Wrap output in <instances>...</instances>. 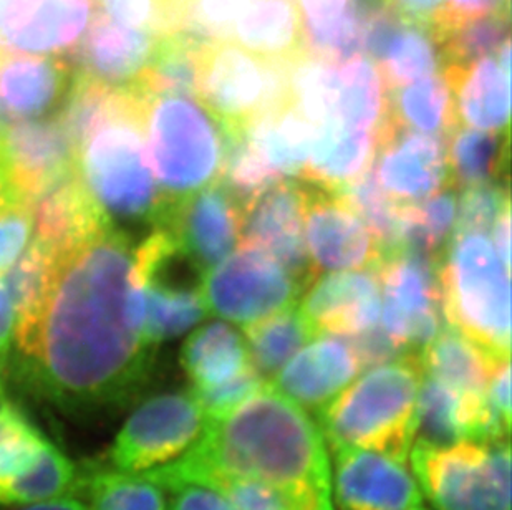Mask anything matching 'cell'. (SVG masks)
Masks as SVG:
<instances>
[{
	"label": "cell",
	"mask_w": 512,
	"mask_h": 510,
	"mask_svg": "<svg viewBox=\"0 0 512 510\" xmlns=\"http://www.w3.org/2000/svg\"><path fill=\"white\" fill-rule=\"evenodd\" d=\"M191 390H206L236 380L252 366L246 338L229 322H211L184 342L181 352Z\"/></svg>",
	"instance_id": "cell-28"
},
{
	"label": "cell",
	"mask_w": 512,
	"mask_h": 510,
	"mask_svg": "<svg viewBox=\"0 0 512 510\" xmlns=\"http://www.w3.org/2000/svg\"><path fill=\"white\" fill-rule=\"evenodd\" d=\"M304 285L279 262L242 246L209 270L203 297L208 312L242 328L299 302Z\"/></svg>",
	"instance_id": "cell-11"
},
{
	"label": "cell",
	"mask_w": 512,
	"mask_h": 510,
	"mask_svg": "<svg viewBox=\"0 0 512 510\" xmlns=\"http://www.w3.org/2000/svg\"><path fill=\"white\" fill-rule=\"evenodd\" d=\"M375 65L393 90L440 72L443 62L433 30L401 20Z\"/></svg>",
	"instance_id": "cell-35"
},
{
	"label": "cell",
	"mask_w": 512,
	"mask_h": 510,
	"mask_svg": "<svg viewBox=\"0 0 512 510\" xmlns=\"http://www.w3.org/2000/svg\"><path fill=\"white\" fill-rule=\"evenodd\" d=\"M337 194L372 232L383 257L401 249L405 204L398 203L383 191L372 168Z\"/></svg>",
	"instance_id": "cell-38"
},
{
	"label": "cell",
	"mask_w": 512,
	"mask_h": 510,
	"mask_svg": "<svg viewBox=\"0 0 512 510\" xmlns=\"http://www.w3.org/2000/svg\"><path fill=\"white\" fill-rule=\"evenodd\" d=\"M97 10L95 0H0V57L68 58Z\"/></svg>",
	"instance_id": "cell-15"
},
{
	"label": "cell",
	"mask_w": 512,
	"mask_h": 510,
	"mask_svg": "<svg viewBox=\"0 0 512 510\" xmlns=\"http://www.w3.org/2000/svg\"><path fill=\"white\" fill-rule=\"evenodd\" d=\"M387 120L388 87L380 68L365 55L339 62L334 108L327 121L380 136Z\"/></svg>",
	"instance_id": "cell-30"
},
{
	"label": "cell",
	"mask_w": 512,
	"mask_h": 510,
	"mask_svg": "<svg viewBox=\"0 0 512 510\" xmlns=\"http://www.w3.org/2000/svg\"><path fill=\"white\" fill-rule=\"evenodd\" d=\"M19 510H88L87 502L77 492H68L49 501L35 502Z\"/></svg>",
	"instance_id": "cell-54"
},
{
	"label": "cell",
	"mask_w": 512,
	"mask_h": 510,
	"mask_svg": "<svg viewBox=\"0 0 512 510\" xmlns=\"http://www.w3.org/2000/svg\"><path fill=\"white\" fill-rule=\"evenodd\" d=\"M314 128L302 181L339 193L372 168L378 148L377 133L355 130L337 121H325Z\"/></svg>",
	"instance_id": "cell-25"
},
{
	"label": "cell",
	"mask_w": 512,
	"mask_h": 510,
	"mask_svg": "<svg viewBox=\"0 0 512 510\" xmlns=\"http://www.w3.org/2000/svg\"><path fill=\"white\" fill-rule=\"evenodd\" d=\"M75 491L88 510H168L165 491L141 474L98 467L83 474Z\"/></svg>",
	"instance_id": "cell-36"
},
{
	"label": "cell",
	"mask_w": 512,
	"mask_h": 510,
	"mask_svg": "<svg viewBox=\"0 0 512 510\" xmlns=\"http://www.w3.org/2000/svg\"><path fill=\"white\" fill-rule=\"evenodd\" d=\"M299 308L319 333L352 337L377 327L382 284L377 267L315 275L299 297Z\"/></svg>",
	"instance_id": "cell-20"
},
{
	"label": "cell",
	"mask_w": 512,
	"mask_h": 510,
	"mask_svg": "<svg viewBox=\"0 0 512 510\" xmlns=\"http://www.w3.org/2000/svg\"><path fill=\"white\" fill-rule=\"evenodd\" d=\"M145 323L135 249L110 227L60 262L44 304L15 323V381L73 418L120 411L150 376Z\"/></svg>",
	"instance_id": "cell-1"
},
{
	"label": "cell",
	"mask_w": 512,
	"mask_h": 510,
	"mask_svg": "<svg viewBox=\"0 0 512 510\" xmlns=\"http://www.w3.org/2000/svg\"><path fill=\"white\" fill-rule=\"evenodd\" d=\"M411 510H430V509H425V507L420 506V507H415V509H411Z\"/></svg>",
	"instance_id": "cell-56"
},
{
	"label": "cell",
	"mask_w": 512,
	"mask_h": 510,
	"mask_svg": "<svg viewBox=\"0 0 512 510\" xmlns=\"http://www.w3.org/2000/svg\"><path fill=\"white\" fill-rule=\"evenodd\" d=\"M75 163L77 150L57 116L0 123V168L20 201L30 203Z\"/></svg>",
	"instance_id": "cell-14"
},
{
	"label": "cell",
	"mask_w": 512,
	"mask_h": 510,
	"mask_svg": "<svg viewBox=\"0 0 512 510\" xmlns=\"http://www.w3.org/2000/svg\"><path fill=\"white\" fill-rule=\"evenodd\" d=\"M206 414L193 391H168L136 406L108 449L113 471L141 474L188 451L203 433Z\"/></svg>",
	"instance_id": "cell-9"
},
{
	"label": "cell",
	"mask_w": 512,
	"mask_h": 510,
	"mask_svg": "<svg viewBox=\"0 0 512 510\" xmlns=\"http://www.w3.org/2000/svg\"><path fill=\"white\" fill-rule=\"evenodd\" d=\"M58 259L40 242L30 244L14 265L5 270L4 280L15 308V323L32 317L44 304L57 275Z\"/></svg>",
	"instance_id": "cell-40"
},
{
	"label": "cell",
	"mask_w": 512,
	"mask_h": 510,
	"mask_svg": "<svg viewBox=\"0 0 512 510\" xmlns=\"http://www.w3.org/2000/svg\"><path fill=\"white\" fill-rule=\"evenodd\" d=\"M65 57L2 55L0 110L9 120H32L58 111L73 82Z\"/></svg>",
	"instance_id": "cell-23"
},
{
	"label": "cell",
	"mask_w": 512,
	"mask_h": 510,
	"mask_svg": "<svg viewBox=\"0 0 512 510\" xmlns=\"http://www.w3.org/2000/svg\"><path fill=\"white\" fill-rule=\"evenodd\" d=\"M420 360L425 375L450 386L474 403L486 401L489 380L499 361L450 325L441 328L421 350Z\"/></svg>",
	"instance_id": "cell-27"
},
{
	"label": "cell",
	"mask_w": 512,
	"mask_h": 510,
	"mask_svg": "<svg viewBox=\"0 0 512 510\" xmlns=\"http://www.w3.org/2000/svg\"><path fill=\"white\" fill-rule=\"evenodd\" d=\"M242 330L252 366L266 381H271L300 348L320 335L297 304Z\"/></svg>",
	"instance_id": "cell-34"
},
{
	"label": "cell",
	"mask_w": 512,
	"mask_h": 510,
	"mask_svg": "<svg viewBox=\"0 0 512 510\" xmlns=\"http://www.w3.org/2000/svg\"><path fill=\"white\" fill-rule=\"evenodd\" d=\"M372 171L383 191L401 204L453 188L446 136L405 130L390 118L378 136Z\"/></svg>",
	"instance_id": "cell-13"
},
{
	"label": "cell",
	"mask_w": 512,
	"mask_h": 510,
	"mask_svg": "<svg viewBox=\"0 0 512 510\" xmlns=\"http://www.w3.org/2000/svg\"><path fill=\"white\" fill-rule=\"evenodd\" d=\"M145 93L125 88L120 105L77 151L78 176L112 227L156 226L168 201L156 183L143 130Z\"/></svg>",
	"instance_id": "cell-3"
},
{
	"label": "cell",
	"mask_w": 512,
	"mask_h": 510,
	"mask_svg": "<svg viewBox=\"0 0 512 510\" xmlns=\"http://www.w3.org/2000/svg\"><path fill=\"white\" fill-rule=\"evenodd\" d=\"M168 510H234L218 491L198 484H184L171 491Z\"/></svg>",
	"instance_id": "cell-49"
},
{
	"label": "cell",
	"mask_w": 512,
	"mask_h": 510,
	"mask_svg": "<svg viewBox=\"0 0 512 510\" xmlns=\"http://www.w3.org/2000/svg\"><path fill=\"white\" fill-rule=\"evenodd\" d=\"M494 251L508 269H511V204L504 207L494 222Z\"/></svg>",
	"instance_id": "cell-53"
},
{
	"label": "cell",
	"mask_w": 512,
	"mask_h": 510,
	"mask_svg": "<svg viewBox=\"0 0 512 510\" xmlns=\"http://www.w3.org/2000/svg\"><path fill=\"white\" fill-rule=\"evenodd\" d=\"M335 502L340 510H411L423 494L405 462L365 449L332 446Z\"/></svg>",
	"instance_id": "cell-18"
},
{
	"label": "cell",
	"mask_w": 512,
	"mask_h": 510,
	"mask_svg": "<svg viewBox=\"0 0 512 510\" xmlns=\"http://www.w3.org/2000/svg\"><path fill=\"white\" fill-rule=\"evenodd\" d=\"M446 148L453 188L509 181V133L456 126Z\"/></svg>",
	"instance_id": "cell-33"
},
{
	"label": "cell",
	"mask_w": 512,
	"mask_h": 510,
	"mask_svg": "<svg viewBox=\"0 0 512 510\" xmlns=\"http://www.w3.org/2000/svg\"><path fill=\"white\" fill-rule=\"evenodd\" d=\"M438 275L448 325L496 360L511 358V269L486 234L451 237Z\"/></svg>",
	"instance_id": "cell-5"
},
{
	"label": "cell",
	"mask_w": 512,
	"mask_h": 510,
	"mask_svg": "<svg viewBox=\"0 0 512 510\" xmlns=\"http://www.w3.org/2000/svg\"><path fill=\"white\" fill-rule=\"evenodd\" d=\"M508 204H511L509 181H494L464 188L456 209L458 214L453 236L471 232L486 234L489 229H493L494 222Z\"/></svg>",
	"instance_id": "cell-44"
},
{
	"label": "cell",
	"mask_w": 512,
	"mask_h": 510,
	"mask_svg": "<svg viewBox=\"0 0 512 510\" xmlns=\"http://www.w3.org/2000/svg\"><path fill=\"white\" fill-rule=\"evenodd\" d=\"M307 198L309 183L302 179H284L264 189L244 206L241 241L279 262L304 289L315 277L305 246Z\"/></svg>",
	"instance_id": "cell-12"
},
{
	"label": "cell",
	"mask_w": 512,
	"mask_h": 510,
	"mask_svg": "<svg viewBox=\"0 0 512 510\" xmlns=\"http://www.w3.org/2000/svg\"><path fill=\"white\" fill-rule=\"evenodd\" d=\"M0 396H2V388H0Z\"/></svg>",
	"instance_id": "cell-57"
},
{
	"label": "cell",
	"mask_w": 512,
	"mask_h": 510,
	"mask_svg": "<svg viewBox=\"0 0 512 510\" xmlns=\"http://www.w3.org/2000/svg\"><path fill=\"white\" fill-rule=\"evenodd\" d=\"M411 471L436 510H511V444L464 439L448 446L415 441Z\"/></svg>",
	"instance_id": "cell-7"
},
{
	"label": "cell",
	"mask_w": 512,
	"mask_h": 510,
	"mask_svg": "<svg viewBox=\"0 0 512 510\" xmlns=\"http://www.w3.org/2000/svg\"><path fill=\"white\" fill-rule=\"evenodd\" d=\"M242 214L241 201L219 179L168 204L156 226L173 232L179 244L208 274L241 244Z\"/></svg>",
	"instance_id": "cell-16"
},
{
	"label": "cell",
	"mask_w": 512,
	"mask_h": 510,
	"mask_svg": "<svg viewBox=\"0 0 512 510\" xmlns=\"http://www.w3.org/2000/svg\"><path fill=\"white\" fill-rule=\"evenodd\" d=\"M143 130L148 161L168 203L223 176L228 131L198 98L146 95Z\"/></svg>",
	"instance_id": "cell-6"
},
{
	"label": "cell",
	"mask_w": 512,
	"mask_h": 510,
	"mask_svg": "<svg viewBox=\"0 0 512 510\" xmlns=\"http://www.w3.org/2000/svg\"><path fill=\"white\" fill-rule=\"evenodd\" d=\"M143 290L146 299L145 340L150 347L183 335L209 313L203 292Z\"/></svg>",
	"instance_id": "cell-41"
},
{
	"label": "cell",
	"mask_w": 512,
	"mask_h": 510,
	"mask_svg": "<svg viewBox=\"0 0 512 510\" xmlns=\"http://www.w3.org/2000/svg\"><path fill=\"white\" fill-rule=\"evenodd\" d=\"M305 246L314 275L377 267L382 249L339 194L309 184L305 206Z\"/></svg>",
	"instance_id": "cell-17"
},
{
	"label": "cell",
	"mask_w": 512,
	"mask_h": 510,
	"mask_svg": "<svg viewBox=\"0 0 512 510\" xmlns=\"http://www.w3.org/2000/svg\"><path fill=\"white\" fill-rule=\"evenodd\" d=\"M35 241L58 259L112 227L78 176L77 164L30 201Z\"/></svg>",
	"instance_id": "cell-21"
},
{
	"label": "cell",
	"mask_w": 512,
	"mask_h": 510,
	"mask_svg": "<svg viewBox=\"0 0 512 510\" xmlns=\"http://www.w3.org/2000/svg\"><path fill=\"white\" fill-rule=\"evenodd\" d=\"M504 7H509V0H446L445 10L431 30L433 34L438 35L463 20L473 19Z\"/></svg>",
	"instance_id": "cell-50"
},
{
	"label": "cell",
	"mask_w": 512,
	"mask_h": 510,
	"mask_svg": "<svg viewBox=\"0 0 512 510\" xmlns=\"http://www.w3.org/2000/svg\"><path fill=\"white\" fill-rule=\"evenodd\" d=\"M289 63L257 57L232 42L209 44L198 100L226 130L249 125L289 105Z\"/></svg>",
	"instance_id": "cell-8"
},
{
	"label": "cell",
	"mask_w": 512,
	"mask_h": 510,
	"mask_svg": "<svg viewBox=\"0 0 512 510\" xmlns=\"http://www.w3.org/2000/svg\"><path fill=\"white\" fill-rule=\"evenodd\" d=\"M77 466L47 441L29 471L0 484V506H29L75 492Z\"/></svg>",
	"instance_id": "cell-37"
},
{
	"label": "cell",
	"mask_w": 512,
	"mask_h": 510,
	"mask_svg": "<svg viewBox=\"0 0 512 510\" xmlns=\"http://www.w3.org/2000/svg\"><path fill=\"white\" fill-rule=\"evenodd\" d=\"M241 128L277 179L302 178L315 128L294 106L289 103Z\"/></svg>",
	"instance_id": "cell-29"
},
{
	"label": "cell",
	"mask_w": 512,
	"mask_h": 510,
	"mask_svg": "<svg viewBox=\"0 0 512 510\" xmlns=\"http://www.w3.org/2000/svg\"><path fill=\"white\" fill-rule=\"evenodd\" d=\"M97 9L118 24L158 37L183 29L188 17L181 0H97Z\"/></svg>",
	"instance_id": "cell-43"
},
{
	"label": "cell",
	"mask_w": 512,
	"mask_h": 510,
	"mask_svg": "<svg viewBox=\"0 0 512 510\" xmlns=\"http://www.w3.org/2000/svg\"><path fill=\"white\" fill-rule=\"evenodd\" d=\"M249 0H193L181 30L206 42H228L237 15Z\"/></svg>",
	"instance_id": "cell-45"
},
{
	"label": "cell",
	"mask_w": 512,
	"mask_h": 510,
	"mask_svg": "<svg viewBox=\"0 0 512 510\" xmlns=\"http://www.w3.org/2000/svg\"><path fill=\"white\" fill-rule=\"evenodd\" d=\"M509 7L466 19L435 35L440 45L441 67H463L498 52L509 40Z\"/></svg>",
	"instance_id": "cell-39"
},
{
	"label": "cell",
	"mask_w": 512,
	"mask_h": 510,
	"mask_svg": "<svg viewBox=\"0 0 512 510\" xmlns=\"http://www.w3.org/2000/svg\"><path fill=\"white\" fill-rule=\"evenodd\" d=\"M32 232L34 219L29 203L9 201L0 206V272L14 265L29 247Z\"/></svg>",
	"instance_id": "cell-46"
},
{
	"label": "cell",
	"mask_w": 512,
	"mask_h": 510,
	"mask_svg": "<svg viewBox=\"0 0 512 510\" xmlns=\"http://www.w3.org/2000/svg\"><path fill=\"white\" fill-rule=\"evenodd\" d=\"M47 441L19 406L0 396V484L29 471Z\"/></svg>",
	"instance_id": "cell-42"
},
{
	"label": "cell",
	"mask_w": 512,
	"mask_h": 510,
	"mask_svg": "<svg viewBox=\"0 0 512 510\" xmlns=\"http://www.w3.org/2000/svg\"><path fill=\"white\" fill-rule=\"evenodd\" d=\"M15 308L4 280L0 277V366L7 363L10 345L14 342Z\"/></svg>",
	"instance_id": "cell-52"
},
{
	"label": "cell",
	"mask_w": 512,
	"mask_h": 510,
	"mask_svg": "<svg viewBox=\"0 0 512 510\" xmlns=\"http://www.w3.org/2000/svg\"><path fill=\"white\" fill-rule=\"evenodd\" d=\"M181 2L186 5V9H188L189 12V7H191V2H193V0H181Z\"/></svg>",
	"instance_id": "cell-55"
},
{
	"label": "cell",
	"mask_w": 512,
	"mask_h": 510,
	"mask_svg": "<svg viewBox=\"0 0 512 510\" xmlns=\"http://www.w3.org/2000/svg\"><path fill=\"white\" fill-rule=\"evenodd\" d=\"M266 383L267 381L256 370H251L224 385L191 391L203 408L206 419H211L229 413L231 409L241 405L242 401H246L249 396L261 390Z\"/></svg>",
	"instance_id": "cell-47"
},
{
	"label": "cell",
	"mask_w": 512,
	"mask_h": 510,
	"mask_svg": "<svg viewBox=\"0 0 512 510\" xmlns=\"http://www.w3.org/2000/svg\"><path fill=\"white\" fill-rule=\"evenodd\" d=\"M0 123H2V121H0Z\"/></svg>",
	"instance_id": "cell-58"
},
{
	"label": "cell",
	"mask_w": 512,
	"mask_h": 510,
	"mask_svg": "<svg viewBox=\"0 0 512 510\" xmlns=\"http://www.w3.org/2000/svg\"><path fill=\"white\" fill-rule=\"evenodd\" d=\"M486 406L499 438L508 439L511 431V363L499 360L486 390Z\"/></svg>",
	"instance_id": "cell-48"
},
{
	"label": "cell",
	"mask_w": 512,
	"mask_h": 510,
	"mask_svg": "<svg viewBox=\"0 0 512 510\" xmlns=\"http://www.w3.org/2000/svg\"><path fill=\"white\" fill-rule=\"evenodd\" d=\"M360 371L362 363L350 340L325 333L300 348L267 383L307 413L319 414Z\"/></svg>",
	"instance_id": "cell-19"
},
{
	"label": "cell",
	"mask_w": 512,
	"mask_h": 510,
	"mask_svg": "<svg viewBox=\"0 0 512 510\" xmlns=\"http://www.w3.org/2000/svg\"><path fill=\"white\" fill-rule=\"evenodd\" d=\"M401 19L433 27L445 10L446 0H387Z\"/></svg>",
	"instance_id": "cell-51"
},
{
	"label": "cell",
	"mask_w": 512,
	"mask_h": 510,
	"mask_svg": "<svg viewBox=\"0 0 512 510\" xmlns=\"http://www.w3.org/2000/svg\"><path fill=\"white\" fill-rule=\"evenodd\" d=\"M421 380L420 353L413 352L357 376L317 414L325 443L406 462L416 438Z\"/></svg>",
	"instance_id": "cell-4"
},
{
	"label": "cell",
	"mask_w": 512,
	"mask_h": 510,
	"mask_svg": "<svg viewBox=\"0 0 512 510\" xmlns=\"http://www.w3.org/2000/svg\"><path fill=\"white\" fill-rule=\"evenodd\" d=\"M158 35L118 24L97 10L77 47L68 55L75 73L110 87L135 85L150 62Z\"/></svg>",
	"instance_id": "cell-22"
},
{
	"label": "cell",
	"mask_w": 512,
	"mask_h": 510,
	"mask_svg": "<svg viewBox=\"0 0 512 510\" xmlns=\"http://www.w3.org/2000/svg\"><path fill=\"white\" fill-rule=\"evenodd\" d=\"M450 80L459 126L509 133L511 72L498 58L483 57L463 67H441Z\"/></svg>",
	"instance_id": "cell-24"
},
{
	"label": "cell",
	"mask_w": 512,
	"mask_h": 510,
	"mask_svg": "<svg viewBox=\"0 0 512 510\" xmlns=\"http://www.w3.org/2000/svg\"><path fill=\"white\" fill-rule=\"evenodd\" d=\"M141 476L165 492L226 476L332 494L322 429L269 383L229 413L206 419L203 433L183 456Z\"/></svg>",
	"instance_id": "cell-2"
},
{
	"label": "cell",
	"mask_w": 512,
	"mask_h": 510,
	"mask_svg": "<svg viewBox=\"0 0 512 510\" xmlns=\"http://www.w3.org/2000/svg\"><path fill=\"white\" fill-rule=\"evenodd\" d=\"M228 42L257 57L294 62L307 52L297 0H249L234 20Z\"/></svg>",
	"instance_id": "cell-26"
},
{
	"label": "cell",
	"mask_w": 512,
	"mask_h": 510,
	"mask_svg": "<svg viewBox=\"0 0 512 510\" xmlns=\"http://www.w3.org/2000/svg\"><path fill=\"white\" fill-rule=\"evenodd\" d=\"M388 118L405 130L448 138L459 126L450 80L440 70L388 90Z\"/></svg>",
	"instance_id": "cell-32"
},
{
	"label": "cell",
	"mask_w": 512,
	"mask_h": 510,
	"mask_svg": "<svg viewBox=\"0 0 512 510\" xmlns=\"http://www.w3.org/2000/svg\"><path fill=\"white\" fill-rule=\"evenodd\" d=\"M209 44L186 30L161 35L150 62L133 87L145 95L198 98L201 63Z\"/></svg>",
	"instance_id": "cell-31"
},
{
	"label": "cell",
	"mask_w": 512,
	"mask_h": 510,
	"mask_svg": "<svg viewBox=\"0 0 512 510\" xmlns=\"http://www.w3.org/2000/svg\"><path fill=\"white\" fill-rule=\"evenodd\" d=\"M440 257L398 249L377 265L382 328L401 352L420 353L443 328Z\"/></svg>",
	"instance_id": "cell-10"
}]
</instances>
